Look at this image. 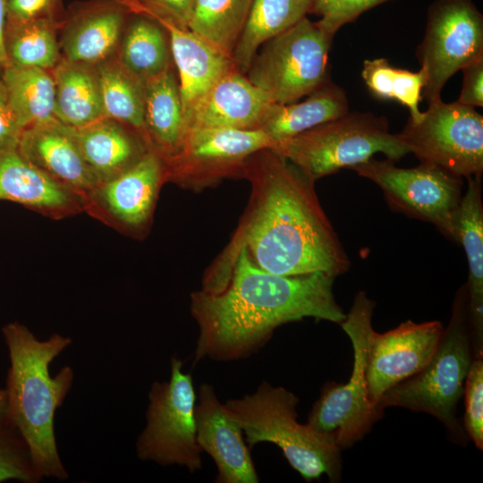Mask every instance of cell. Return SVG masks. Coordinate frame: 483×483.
<instances>
[{
    "instance_id": "1f68e13d",
    "label": "cell",
    "mask_w": 483,
    "mask_h": 483,
    "mask_svg": "<svg viewBox=\"0 0 483 483\" xmlns=\"http://www.w3.org/2000/svg\"><path fill=\"white\" fill-rule=\"evenodd\" d=\"M251 0H194L188 29L232 57Z\"/></svg>"
},
{
    "instance_id": "7402d4cb",
    "label": "cell",
    "mask_w": 483,
    "mask_h": 483,
    "mask_svg": "<svg viewBox=\"0 0 483 483\" xmlns=\"http://www.w3.org/2000/svg\"><path fill=\"white\" fill-rule=\"evenodd\" d=\"M453 220V240L465 251L469 266L466 283L469 297L470 336L474 358L483 357V204L481 177L467 179Z\"/></svg>"
},
{
    "instance_id": "9a60e30c",
    "label": "cell",
    "mask_w": 483,
    "mask_h": 483,
    "mask_svg": "<svg viewBox=\"0 0 483 483\" xmlns=\"http://www.w3.org/2000/svg\"><path fill=\"white\" fill-rule=\"evenodd\" d=\"M443 331L444 326L437 320L423 323L407 320L383 334L373 330L369 344L367 380L369 400L377 408L387 390L414 376L428 363Z\"/></svg>"
},
{
    "instance_id": "d590c367",
    "label": "cell",
    "mask_w": 483,
    "mask_h": 483,
    "mask_svg": "<svg viewBox=\"0 0 483 483\" xmlns=\"http://www.w3.org/2000/svg\"><path fill=\"white\" fill-rule=\"evenodd\" d=\"M391 0H313L309 13L320 17L319 27L331 38L364 12Z\"/></svg>"
},
{
    "instance_id": "f35d334b",
    "label": "cell",
    "mask_w": 483,
    "mask_h": 483,
    "mask_svg": "<svg viewBox=\"0 0 483 483\" xmlns=\"http://www.w3.org/2000/svg\"><path fill=\"white\" fill-rule=\"evenodd\" d=\"M463 73L462 87L457 102L470 107L483 106V58L461 70Z\"/></svg>"
},
{
    "instance_id": "5b68a950",
    "label": "cell",
    "mask_w": 483,
    "mask_h": 483,
    "mask_svg": "<svg viewBox=\"0 0 483 483\" xmlns=\"http://www.w3.org/2000/svg\"><path fill=\"white\" fill-rule=\"evenodd\" d=\"M474 359L467 284L455 293L451 318L428 363L414 376L387 390L377 408L402 407L426 412L438 419L458 443L467 436L456 416L457 404Z\"/></svg>"
},
{
    "instance_id": "cb8c5ba5",
    "label": "cell",
    "mask_w": 483,
    "mask_h": 483,
    "mask_svg": "<svg viewBox=\"0 0 483 483\" xmlns=\"http://www.w3.org/2000/svg\"><path fill=\"white\" fill-rule=\"evenodd\" d=\"M144 131L150 148L163 159L174 155L188 132L174 64L145 81Z\"/></svg>"
},
{
    "instance_id": "ab89813d",
    "label": "cell",
    "mask_w": 483,
    "mask_h": 483,
    "mask_svg": "<svg viewBox=\"0 0 483 483\" xmlns=\"http://www.w3.org/2000/svg\"><path fill=\"white\" fill-rule=\"evenodd\" d=\"M21 133L0 79V148L17 145Z\"/></svg>"
},
{
    "instance_id": "9c48e42d",
    "label": "cell",
    "mask_w": 483,
    "mask_h": 483,
    "mask_svg": "<svg viewBox=\"0 0 483 483\" xmlns=\"http://www.w3.org/2000/svg\"><path fill=\"white\" fill-rule=\"evenodd\" d=\"M147 424L136 448L140 459L162 466L180 465L191 473L201 469L202 450L196 438V393L182 362L171 359V377L155 382L148 393Z\"/></svg>"
},
{
    "instance_id": "d4e9b609",
    "label": "cell",
    "mask_w": 483,
    "mask_h": 483,
    "mask_svg": "<svg viewBox=\"0 0 483 483\" xmlns=\"http://www.w3.org/2000/svg\"><path fill=\"white\" fill-rule=\"evenodd\" d=\"M115 57L124 68L145 81L161 74L174 65L166 28L152 15L131 10Z\"/></svg>"
},
{
    "instance_id": "6da1fadb",
    "label": "cell",
    "mask_w": 483,
    "mask_h": 483,
    "mask_svg": "<svg viewBox=\"0 0 483 483\" xmlns=\"http://www.w3.org/2000/svg\"><path fill=\"white\" fill-rule=\"evenodd\" d=\"M241 178L250 183L249 203L228 244L205 272L201 291L225 288L242 250L256 266L276 275L322 272L335 278L350 268L315 182L301 169L263 148L246 159Z\"/></svg>"
},
{
    "instance_id": "f546056e",
    "label": "cell",
    "mask_w": 483,
    "mask_h": 483,
    "mask_svg": "<svg viewBox=\"0 0 483 483\" xmlns=\"http://www.w3.org/2000/svg\"><path fill=\"white\" fill-rule=\"evenodd\" d=\"M63 19L7 21L4 47L9 64L52 71L62 59L58 35Z\"/></svg>"
},
{
    "instance_id": "ba28073f",
    "label": "cell",
    "mask_w": 483,
    "mask_h": 483,
    "mask_svg": "<svg viewBox=\"0 0 483 483\" xmlns=\"http://www.w3.org/2000/svg\"><path fill=\"white\" fill-rule=\"evenodd\" d=\"M332 39L306 16L267 41L245 74L274 104L294 103L330 80Z\"/></svg>"
},
{
    "instance_id": "4fadbf2b",
    "label": "cell",
    "mask_w": 483,
    "mask_h": 483,
    "mask_svg": "<svg viewBox=\"0 0 483 483\" xmlns=\"http://www.w3.org/2000/svg\"><path fill=\"white\" fill-rule=\"evenodd\" d=\"M274 143L261 130L191 128L179 150L163 159L165 182L200 191L224 179L242 177L246 159Z\"/></svg>"
},
{
    "instance_id": "277c9868",
    "label": "cell",
    "mask_w": 483,
    "mask_h": 483,
    "mask_svg": "<svg viewBox=\"0 0 483 483\" xmlns=\"http://www.w3.org/2000/svg\"><path fill=\"white\" fill-rule=\"evenodd\" d=\"M298 397L282 386L262 382L256 392L225 402L245 435L250 448L261 442L276 445L289 464L307 481L326 475L338 482L341 447L333 437L297 421Z\"/></svg>"
},
{
    "instance_id": "836d02e7",
    "label": "cell",
    "mask_w": 483,
    "mask_h": 483,
    "mask_svg": "<svg viewBox=\"0 0 483 483\" xmlns=\"http://www.w3.org/2000/svg\"><path fill=\"white\" fill-rule=\"evenodd\" d=\"M43 477L18 429L6 419L0 420V482L15 479L35 483Z\"/></svg>"
},
{
    "instance_id": "60d3db41",
    "label": "cell",
    "mask_w": 483,
    "mask_h": 483,
    "mask_svg": "<svg viewBox=\"0 0 483 483\" xmlns=\"http://www.w3.org/2000/svg\"><path fill=\"white\" fill-rule=\"evenodd\" d=\"M8 15V0H0V74L9 65L4 47V34Z\"/></svg>"
},
{
    "instance_id": "ffe728a7",
    "label": "cell",
    "mask_w": 483,
    "mask_h": 483,
    "mask_svg": "<svg viewBox=\"0 0 483 483\" xmlns=\"http://www.w3.org/2000/svg\"><path fill=\"white\" fill-rule=\"evenodd\" d=\"M275 105L233 68L194 107L188 127L260 130Z\"/></svg>"
},
{
    "instance_id": "b9f144b4",
    "label": "cell",
    "mask_w": 483,
    "mask_h": 483,
    "mask_svg": "<svg viewBox=\"0 0 483 483\" xmlns=\"http://www.w3.org/2000/svg\"><path fill=\"white\" fill-rule=\"evenodd\" d=\"M7 392L5 389H0V420L7 418Z\"/></svg>"
},
{
    "instance_id": "d6986e66",
    "label": "cell",
    "mask_w": 483,
    "mask_h": 483,
    "mask_svg": "<svg viewBox=\"0 0 483 483\" xmlns=\"http://www.w3.org/2000/svg\"><path fill=\"white\" fill-rule=\"evenodd\" d=\"M0 200L54 219L84 212L82 198L27 160L17 145L0 148Z\"/></svg>"
},
{
    "instance_id": "d6a6232c",
    "label": "cell",
    "mask_w": 483,
    "mask_h": 483,
    "mask_svg": "<svg viewBox=\"0 0 483 483\" xmlns=\"http://www.w3.org/2000/svg\"><path fill=\"white\" fill-rule=\"evenodd\" d=\"M361 78L369 90L377 97L394 99L410 111L409 119L417 121L422 112L419 103L425 85L424 72H411L392 66L386 58L366 59Z\"/></svg>"
},
{
    "instance_id": "44dd1931",
    "label": "cell",
    "mask_w": 483,
    "mask_h": 483,
    "mask_svg": "<svg viewBox=\"0 0 483 483\" xmlns=\"http://www.w3.org/2000/svg\"><path fill=\"white\" fill-rule=\"evenodd\" d=\"M157 20L166 28L170 36L173 60L188 126L189 117L198 103L223 76L236 67L230 55L188 28Z\"/></svg>"
},
{
    "instance_id": "7a4b0ae2",
    "label": "cell",
    "mask_w": 483,
    "mask_h": 483,
    "mask_svg": "<svg viewBox=\"0 0 483 483\" xmlns=\"http://www.w3.org/2000/svg\"><path fill=\"white\" fill-rule=\"evenodd\" d=\"M334 280L322 272L273 274L242 250L223 291L191 294V313L199 326L194 363L204 358L245 359L262 348L277 327L305 318L340 325L346 313L335 299Z\"/></svg>"
},
{
    "instance_id": "484cf974",
    "label": "cell",
    "mask_w": 483,
    "mask_h": 483,
    "mask_svg": "<svg viewBox=\"0 0 483 483\" xmlns=\"http://www.w3.org/2000/svg\"><path fill=\"white\" fill-rule=\"evenodd\" d=\"M51 72L55 89L54 116L57 120L80 128L106 116L94 65L62 58Z\"/></svg>"
},
{
    "instance_id": "83f0119b",
    "label": "cell",
    "mask_w": 483,
    "mask_h": 483,
    "mask_svg": "<svg viewBox=\"0 0 483 483\" xmlns=\"http://www.w3.org/2000/svg\"><path fill=\"white\" fill-rule=\"evenodd\" d=\"M313 0H251L249 14L233 51L238 71L246 73L260 46L309 13Z\"/></svg>"
},
{
    "instance_id": "603a6c76",
    "label": "cell",
    "mask_w": 483,
    "mask_h": 483,
    "mask_svg": "<svg viewBox=\"0 0 483 483\" xmlns=\"http://www.w3.org/2000/svg\"><path fill=\"white\" fill-rule=\"evenodd\" d=\"M73 129L82 157L98 184L123 173L151 150L140 132L110 117Z\"/></svg>"
},
{
    "instance_id": "3957f363",
    "label": "cell",
    "mask_w": 483,
    "mask_h": 483,
    "mask_svg": "<svg viewBox=\"0 0 483 483\" xmlns=\"http://www.w3.org/2000/svg\"><path fill=\"white\" fill-rule=\"evenodd\" d=\"M9 351L7 419L27 443L34 464L42 477L66 479L68 473L58 454L55 414L70 390L73 371L66 366L55 377L49 364L72 343L54 334L39 341L22 324L12 322L2 328Z\"/></svg>"
},
{
    "instance_id": "ac0fdd59",
    "label": "cell",
    "mask_w": 483,
    "mask_h": 483,
    "mask_svg": "<svg viewBox=\"0 0 483 483\" xmlns=\"http://www.w3.org/2000/svg\"><path fill=\"white\" fill-rule=\"evenodd\" d=\"M17 148L38 169L78 193L82 201L98 184L82 157L74 129L55 116L25 128Z\"/></svg>"
},
{
    "instance_id": "4316f807",
    "label": "cell",
    "mask_w": 483,
    "mask_h": 483,
    "mask_svg": "<svg viewBox=\"0 0 483 483\" xmlns=\"http://www.w3.org/2000/svg\"><path fill=\"white\" fill-rule=\"evenodd\" d=\"M349 112L343 89L328 80L300 103L275 105L261 127L273 141V148L309 129Z\"/></svg>"
},
{
    "instance_id": "7bdbcfd3",
    "label": "cell",
    "mask_w": 483,
    "mask_h": 483,
    "mask_svg": "<svg viewBox=\"0 0 483 483\" xmlns=\"http://www.w3.org/2000/svg\"></svg>"
},
{
    "instance_id": "8fae6325",
    "label": "cell",
    "mask_w": 483,
    "mask_h": 483,
    "mask_svg": "<svg viewBox=\"0 0 483 483\" xmlns=\"http://www.w3.org/2000/svg\"><path fill=\"white\" fill-rule=\"evenodd\" d=\"M416 55L425 74L421 97L441 98L447 80L483 58V15L472 0H435L428 9L425 35Z\"/></svg>"
},
{
    "instance_id": "f1b7e54d",
    "label": "cell",
    "mask_w": 483,
    "mask_h": 483,
    "mask_svg": "<svg viewBox=\"0 0 483 483\" xmlns=\"http://www.w3.org/2000/svg\"><path fill=\"white\" fill-rule=\"evenodd\" d=\"M0 79L21 131L54 117L55 89L51 71L9 64Z\"/></svg>"
},
{
    "instance_id": "4dcf8cb0",
    "label": "cell",
    "mask_w": 483,
    "mask_h": 483,
    "mask_svg": "<svg viewBox=\"0 0 483 483\" xmlns=\"http://www.w3.org/2000/svg\"><path fill=\"white\" fill-rule=\"evenodd\" d=\"M95 67L105 115L130 126L147 140L143 120L145 80L124 68L115 56Z\"/></svg>"
},
{
    "instance_id": "30bf717a",
    "label": "cell",
    "mask_w": 483,
    "mask_h": 483,
    "mask_svg": "<svg viewBox=\"0 0 483 483\" xmlns=\"http://www.w3.org/2000/svg\"><path fill=\"white\" fill-rule=\"evenodd\" d=\"M417 121L398 133L409 153L422 164L461 178L483 173V116L474 107L441 98L428 103Z\"/></svg>"
},
{
    "instance_id": "7c38bea8",
    "label": "cell",
    "mask_w": 483,
    "mask_h": 483,
    "mask_svg": "<svg viewBox=\"0 0 483 483\" xmlns=\"http://www.w3.org/2000/svg\"><path fill=\"white\" fill-rule=\"evenodd\" d=\"M375 182L393 209L434 225L453 240V220L462 199V178L420 163L402 168L374 157L351 168Z\"/></svg>"
},
{
    "instance_id": "e0dca14e",
    "label": "cell",
    "mask_w": 483,
    "mask_h": 483,
    "mask_svg": "<svg viewBox=\"0 0 483 483\" xmlns=\"http://www.w3.org/2000/svg\"><path fill=\"white\" fill-rule=\"evenodd\" d=\"M195 405L196 438L202 452L214 460L218 483H256L258 476L242 430L214 387L202 384Z\"/></svg>"
},
{
    "instance_id": "8992f818",
    "label": "cell",
    "mask_w": 483,
    "mask_h": 483,
    "mask_svg": "<svg viewBox=\"0 0 483 483\" xmlns=\"http://www.w3.org/2000/svg\"><path fill=\"white\" fill-rule=\"evenodd\" d=\"M318 179L364 163L377 153L395 161L409 153L387 118L371 112H347L288 139L271 148Z\"/></svg>"
},
{
    "instance_id": "5bb4252c",
    "label": "cell",
    "mask_w": 483,
    "mask_h": 483,
    "mask_svg": "<svg viewBox=\"0 0 483 483\" xmlns=\"http://www.w3.org/2000/svg\"><path fill=\"white\" fill-rule=\"evenodd\" d=\"M164 183V161L151 149L131 167L92 189L83 199L84 212L140 238L150 227Z\"/></svg>"
},
{
    "instance_id": "8d00e7d4",
    "label": "cell",
    "mask_w": 483,
    "mask_h": 483,
    "mask_svg": "<svg viewBox=\"0 0 483 483\" xmlns=\"http://www.w3.org/2000/svg\"><path fill=\"white\" fill-rule=\"evenodd\" d=\"M131 10L188 28L194 0H125Z\"/></svg>"
},
{
    "instance_id": "e575fe53",
    "label": "cell",
    "mask_w": 483,
    "mask_h": 483,
    "mask_svg": "<svg viewBox=\"0 0 483 483\" xmlns=\"http://www.w3.org/2000/svg\"><path fill=\"white\" fill-rule=\"evenodd\" d=\"M465 413L462 427L468 438L483 450V357L474 358L464 385Z\"/></svg>"
},
{
    "instance_id": "2e32d148",
    "label": "cell",
    "mask_w": 483,
    "mask_h": 483,
    "mask_svg": "<svg viewBox=\"0 0 483 483\" xmlns=\"http://www.w3.org/2000/svg\"><path fill=\"white\" fill-rule=\"evenodd\" d=\"M131 9L125 0H90L64 15L58 37L62 58L97 65L116 55Z\"/></svg>"
},
{
    "instance_id": "74e56055",
    "label": "cell",
    "mask_w": 483,
    "mask_h": 483,
    "mask_svg": "<svg viewBox=\"0 0 483 483\" xmlns=\"http://www.w3.org/2000/svg\"><path fill=\"white\" fill-rule=\"evenodd\" d=\"M47 17L64 18L61 0H8L7 21H27Z\"/></svg>"
},
{
    "instance_id": "52a82bcc",
    "label": "cell",
    "mask_w": 483,
    "mask_h": 483,
    "mask_svg": "<svg viewBox=\"0 0 483 483\" xmlns=\"http://www.w3.org/2000/svg\"><path fill=\"white\" fill-rule=\"evenodd\" d=\"M374 308L375 302L366 292H357L350 311L340 324L352 345L351 377L346 383L324 386L308 417L307 424L310 428L333 437L341 449L360 441L383 413L369 400L367 380Z\"/></svg>"
}]
</instances>
